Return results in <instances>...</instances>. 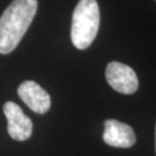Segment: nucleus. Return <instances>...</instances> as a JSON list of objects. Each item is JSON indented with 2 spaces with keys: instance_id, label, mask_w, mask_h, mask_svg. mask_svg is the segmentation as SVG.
Wrapping results in <instances>:
<instances>
[{
  "instance_id": "obj_1",
  "label": "nucleus",
  "mask_w": 156,
  "mask_h": 156,
  "mask_svg": "<svg viewBox=\"0 0 156 156\" xmlns=\"http://www.w3.org/2000/svg\"><path fill=\"white\" fill-rule=\"evenodd\" d=\"M37 0H14L0 16V53L7 55L21 42L37 12Z\"/></svg>"
},
{
  "instance_id": "obj_2",
  "label": "nucleus",
  "mask_w": 156,
  "mask_h": 156,
  "mask_svg": "<svg viewBox=\"0 0 156 156\" xmlns=\"http://www.w3.org/2000/svg\"><path fill=\"white\" fill-rule=\"evenodd\" d=\"M100 7L96 0H80L73 12L71 39L79 50L89 48L100 28Z\"/></svg>"
},
{
  "instance_id": "obj_3",
  "label": "nucleus",
  "mask_w": 156,
  "mask_h": 156,
  "mask_svg": "<svg viewBox=\"0 0 156 156\" xmlns=\"http://www.w3.org/2000/svg\"><path fill=\"white\" fill-rule=\"evenodd\" d=\"M105 78L110 87L120 94H134L139 87V80L135 72L129 66L119 62L108 64Z\"/></svg>"
},
{
  "instance_id": "obj_4",
  "label": "nucleus",
  "mask_w": 156,
  "mask_h": 156,
  "mask_svg": "<svg viewBox=\"0 0 156 156\" xmlns=\"http://www.w3.org/2000/svg\"><path fill=\"white\" fill-rule=\"evenodd\" d=\"M4 113L7 118V132L12 139L16 141H26L33 133V122L24 115L22 109L14 102H6L4 104Z\"/></svg>"
},
{
  "instance_id": "obj_5",
  "label": "nucleus",
  "mask_w": 156,
  "mask_h": 156,
  "mask_svg": "<svg viewBox=\"0 0 156 156\" xmlns=\"http://www.w3.org/2000/svg\"><path fill=\"white\" fill-rule=\"evenodd\" d=\"M17 94L19 97L34 112L43 115L49 111L51 106L50 95L37 82L30 80L22 82L17 88Z\"/></svg>"
},
{
  "instance_id": "obj_6",
  "label": "nucleus",
  "mask_w": 156,
  "mask_h": 156,
  "mask_svg": "<svg viewBox=\"0 0 156 156\" xmlns=\"http://www.w3.org/2000/svg\"><path fill=\"white\" fill-rule=\"evenodd\" d=\"M103 140L106 145L116 148H131L135 144V133L129 125L116 119H108L104 123Z\"/></svg>"
},
{
  "instance_id": "obj_7",
  "label": "nucleus",
  "mask_w": 156,
  "mask_h": 156,
  "mask_svg": "<svg viewBox=\"0 0 156 156\" xmlns=\"http://www.w3.org/2000/svg\"><path fill=\"white\" fill-rule=\"evenodd\" d=\"M155 151H156V127H155Z\"/></svg>"
}]
</instances>
